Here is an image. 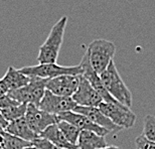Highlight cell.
I'll use <instances>...</instances> for the list:
<instances>
[{"label": "cell", "mask_w": 155, "mask_h": 149, "mask_svg": "<svg viewBox=\"0 0 155 149\" xmlns=\"http://www.w3.org/2000/svg\"><path fill=\"white\" fill-rule=\"evenodd\" d=\"M4 133H5V129L3 128L2 126H0V137H1V136L4 135Z\"/></svg>", "instance_id": "cell-26"}, {"label": "cell", "mask_w": 155, "mask_h": 149, "mask_svg": "<svg viewBox=\"0 0 155 149\" xmlns=\"http://www.w3.org/2000/svg\"><path fill=\"white\" fill-rule=\"evenodd\" d=\"M102 149H121V148L117 147V146H107V147H105V148H102Z\"/></svg>", "instance_id": "cell-27"}, {"label": "cell", "mask_w": 155, "mask_h": 149, "mask_svg": "<svg viewBox=\"0 0 155 149\" xmlns=\"http://www.w3.org/2000/svg\"><path fill=\"white\" fill-rule=\"evenodd\" d=\"M8 89H7V87H6V85L4 84V82L0 79V97L1 96H5V95H7L8 94Z\"/></svg>", "instance_id": "cell-23"}, {"label": "cell", "mask_w": 155, "mask_h": 149, "mask_svg": "<svg viewBox=\"0 0 155 149\" xmlns=\"http://www.w3.org/2000/svg\"><path fill=\"white\" fill-rule=\"evenodd\" d=\"M24 117L29 128L38 136L43 130H45L51 125L57 124L60 121L57 115L46 113L31 104L27 105V110Z\"/></svg>", "instance_id": "cell-7"}, {"label": "cell", "mask_w": 155, "mask_h": 149, "mask_svg": "<svg viewBox=\"0 0 155 149\" xmlns=\"http://www.w3.org/2000/svg\"><path fill=\"white\" fill-rule=\"evenodd\" d=\"M107 146L105 137L92 131H81L77 142L78 149H102Z\"/></svg>", "instance_id": "cell-16"}, {"label": "cell", "mask_w": 155, "mask_h": 149, "mask_svg": "<svg viewBox=\"0 0 155 149\" xmlns=\"http://www.w3.org/2000/svg\"><path fill=\"white\" fill-rule=\"evenodd\" d=\"M23 149H38L36 147H35L33 145H31V146H28V147H25V148H23Z\"/></svg>", "instance_id": "cell-28"}, {"label": "cell", "mask_w": 155, "mask_h": 149, "mask_svg": "<svg viewBox=\"0 0 155 149\" xmlns=\"http://www.w3.org/2000/svg\"><path fill=\"white\" fill-rule=\"evenodd\" d=\"M3 138H4V149H23L32 145L31 142L15 137V136L9 134L7 132L4 133Z\"/></svg>", "instance_id": "cell-19"}, {"label": "cell", "mask_w": 155, "mask_h": 149, "mask_svg": "<svg viewBox=\"0 0 155 149\" xmlns=\"http://www.w3.org/2000/svg\"><path fill=\"white\" fill-rule=\"evenodd\" d=\"M0 149H4V138H3V136L0 137Z\"/></svg>", "instance_id": "cell-25"}, {"label": "cell", "mask_w": 155, "mask_h": 149, "mask_svg": "<svg viewBox=\"0 0 155 149\" xmlns=\"http://www.w3.org/2000/svg\"><path fill=\"white\" fill-rule=\"evenodd\" d=\"M58 126L61 131L63 132L64 137L68 139V141H69L70 143H72L73 145H76L77 146V142H78V139H79L80 133H81L80 130L78 129L76 126H74L73 124L67 122V121H63V120L58 121Z\"/></svg>", "instance_id": "cell-18"}, {"label": "cell", "mask_w": 155, "mask_h": 149, "mask_svg": "<svg viewBox=\"0 0 155 149\" xmlns=\"http://www.w3.org/2000/svg\"><path fill=\"white\" fill-rule=\"evenodd\" d=\"M116 51L117 46L113 41L97 38L87 46L85 54L88 57L92 69L100 76L113 61Z\"/></svg>", "instance_id": "cell-2"}, {"label": "cell", "mask_w": 155, "mask_h": 149, "mask_svg": "<svg viewBox=\"0 0 155 149\" xmlns=\"http://www.w3.org/2000/svg\"><path fill=\"white\" fill-rule=\"evenodd\" d=\"M98 108L108 119L122 129L131 128L136 122V115L130 108L120 104L119 102H102Z\"/></svg>", "instance_id": "cell-6"}, {"label": "cell", "mask_w": 155, "mask_h": 149, "mask_svg": "<svg viewBox=\"0 0 155 149\" xmlns=\"http://www.w3.org/2000/svg\"><path fill=\"white\" fill-rule=\"evenodd\" d=\"M142 135L151 141H155V116L153 115H147L145 117Z\"/></svg>", "instance_id": "cell-20"}, {"label": "cell", "mask_w": 155, "mask_h": 149, "mask_svg": "<svg viewBox=\"0 0 155 149\" xmlns=\"http://www.w3.org/2000/svg\"><path fill=\"white\" fill-rule=\"evenodd\" d=\"M5 132L15 136V137L23 139V140H25V141L31 142V143L36 138L39 137L38 134H35V133L29 128L28 124H27L25 120V117H22V118H20V119L9 122L7 127L5 128Z\"/></svg>", "instance_id": "cell-13"}, {"label": "cell", "mask_w": 155, "mask_h": 149, "mask_svg": "<svg viewBox=\"0 0 155 149\" xmlns=\"http://www.w3.org/2000/svg\"><path fill=\"white\" fill-rule=\"evenodd\" d=\"M58 119L67 121L71 124H73L74 126H76L80 131H92L96 133V134L103 136L105 137L106 135H108L110 131H108L107 129L102 128V127L96 125L95 123H93L91 120L88 119L86 116L84 115L77 113V112L70 111V112H64L61 113V115H58Z\"/></svg>", "instance_id": "cell-11"}, {"label": "cell", "mask_w": 155, "mask_h": 149, "mask_svg": "<svg viewBox=\"0 0 155 149\" xmlns=\"http://www.w3.org/2000/svg\"><path fill=\"white\" fill-rule=\"evenodd\" d=\"M100 79L108 93L117 102L128 108H131L132 93L130 92L128 87L126 86V84L121 78L114 61L100 74Z\"/></svg>", "instance_id": "cell-3"}, {"label": "cell", "mask_w": 155, "mask_h": 149, "mask_svg": "<svg viewBox=\"0 0 155 149\" xmlns=\"http://www.w3.org/2000/svg\"><path fill=\"white\" fill-rule=\"evenodd\" d=\"M20 71L21 73L29 78L38 77L46 80L64 76V74H72V76H82L83 74V69L80 65L64 67L58 64H38L36 66L21 68Z\"/></svg>", "instance_id": "cell-5"}, {"label": "cell", "mask_w": 155, "mask_h": 149, "mask_svg": "<svg viewBox=\"0 0 155 149\" xmlns=\"http://www.w3.org/2000/svg\"><path fill=\"white\" fill-rule=\"evenodd\" d=\"M7 125H8V122L4 119V118H3L1 112H0V126H2L3 128L5 129L6 127H7Z\"/></svg>", "instance_id": "cell-24"}, {"label": "cell", "mask_w": 155, "mask_h": 149, "mask_svg": "<svg viewBox=\"0 0 155 149\" xmlns=\"http://www.w3.org/2000/svg\"><path fill=\"white\" fill-rule=\"evenodd\" d=\"M72 99L77 106L82 107H99L103 102L99 93L83 76H81L79 87Z\"/></svg>", "instance_id": "cell-10"}, {"label": "cell", "mask_w": 155, "mask_h": 149, "mask_svg": "<svg viewBox=\"0 0 155 149\" xmlns=\"http://www.w3.org/2000/svg\"><path fill=\"white\" fill-rule=\"evenodd\" d=\"M77 104L72 98L61 97V96L52 94L51 92L45 90V96L38 105L40 110L52 115H61L64 112H70L75 109Z\"/></svg>", "instance_id": "cell-8"}, {"label": "cell", "mask_w": 155, "mask_h": 149, "mask_svg": "<svg viewBox=\"0 0 155 149\" xmlns=\"http://www.w3.org/2000/svg\"><path fill=\"white\" fill-rule=\"evenodd\" d=\"M1 80L4 82L9 92L22 88L30 82L29 77L25 76L23 73H21L20 70L15 69L13 67L8 68Z\"/></svg>", "instance_id": "cell-15"}, {"label": "cell", "mask_w": 155, "mask_h": 149, "mask_svg": "<svg viewBox=\"0 0 155 149\" xmlns=\"http://www.w3.org/2000/svg\"><path fill=\"white\" fill-rule=\"evenodd\" d=\"M73 111L84 115V116H86L88 119L91 120L93 123H95L96 125L100 126L102 128L107 129L108 131H110V132H119L122 130V128H120L119 126L115 125L110 119H108L98 107L76 106L75 109Z\"/></svg>", "instance_id": "cell-12"}, {"label": "cell", "mask_w": 155, "mask_h": 149, "mask_svg": "<svg viewBox=\"0 0 155 149\" xmlns=\"http://www.w3.org/2000/svg\"><path fill=\"white\" fill-rule=\"evenodd\" d=\"M80 79L81 76H72V74H64L54 78L48 81L46 90L61 97L72 98L79 87Z\"/></svg>", "instance_id": "cell-9"}, {"label": "cell", "mask_w": 155, "mask_h": 149, "mask_svg": "<svg viewBox=\"0 0 155 149\" xmlns=\"http://www.w3.org/2000/svg\"><path fill=\"white\" fill-rule=\"evenodd\" d=\"M39 137L46 139V140H48L49 142H51L52 144H54L55 146H58L60 148L78 149L76 145H73L72 143H70V142L68 141V139L64 137L63 132L58 128V123L54 124V125H51L45 130H43V131L40 133Z\"/></svg>", "instance_id": "cell-14"}, {"label": "cell", "mask_w": 155, "mask_h": 149, "mask_svg": "<svg viewBox=\"0 0 155 149\" xmlns=\"http://www.w3.org/2000/svg\"><path fill=\"white\" fill-rule=\"evenodd\" d=\"M48 80L41 78L32 77L26 86L14 91L8 92V96L20 104H31L38 107L41 99L45 96L46 90V83Z\"/></svg>", "instance_id": "cell-4"}, {"label": "cell", "mask_w": 155, "mask_h": 149, "mask_svg": "<svg viewBox=\"0 0 155 149\" xmlns=\"http://www.w3.org/2000/svg\"><path fill=\"white\" fill-rule=\"evenodd\" d=\"M137 149H155V141L147 139L144 135H139L135 140Z\"/></svg>", "instance_id": "cell-21"}, {"label": "cell", "mask_w": 155, "mask_h": 149, "mask_svg": "<svg viewBox=\"0 0 155 149\" xmlns=\"http://www.w3.org/2000/svg\"><path fill=\"white\" fill-rule=\"evenodd\" d=\"M68 21V16H63L51 27L45 42L39 46L38 55L39 64H57Z\"/></svg>", "instance_id": "cell-1"}, {"label": "cell", "mask_w": 155, "mask_h": 149, "mask_svg": "<svg viewBox=\"0 0 155 149\" xmlns=\"http://www.w3.org/2000/svg\"><path fill=\"white\" fill-rule=\"evenodd\" d=\"M32 145L38 149H63V148L55 146L51 142H49L48 140H46V139L41 138V137L36 138L35 140L32 142Z\"/></svg>", "instance_id": "cell-22"}, {"label": "cell", "mask_w": 155, "mask_h": 149, "mask_svg": "<svg viewBox=\"0 0 155 149\" xmlns=\"http://www.w3.org/2000/svg\"><path fill=\"white\" fill-rule=\"evenodd\" d=\"M27 110V104H16L13 105V106L7 107L5 109H1V112L3 118L7 121V122H12V121H15L17 119H20L25 116Z\"/></svg>", "instance_id": "cell-17"}]
</instances>
